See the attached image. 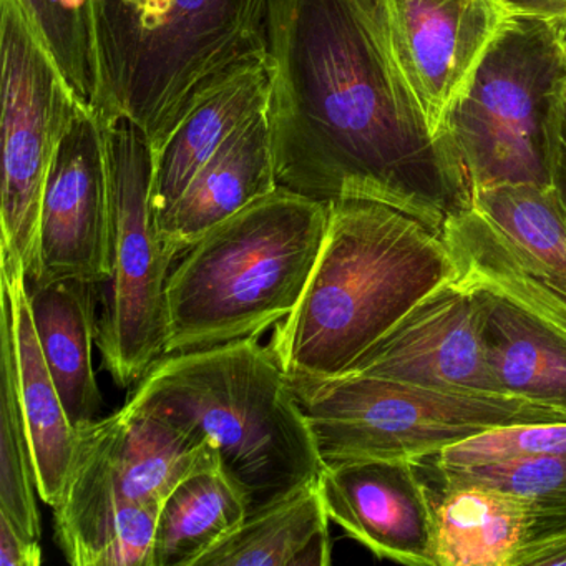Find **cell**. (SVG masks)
<instances>
[{
  "instance_id": "obj_1",
  "label": "cell",
  "mask_w": 566,
  "mask_h": 566,
  "mask_svg": "<svg viewBox=\"0 0 566 566\" xmlns=\"http://www.w3.org/2000/svg\"><path fill=\"white\" fill-rule=\"evenodd\" d=\"M268 122L277 184L331 203L387 205L442 231L472 205L400 71L384 0H271Z\"/></svg>"
},
{
  "instance_id": "obj_2",
  "label": "cell",
  "mask_w": 566,
  "mask_h": 566,
  "mask_svg": "<svg viewBox=\"0 0 566 566\" xmlns=\"http://www.w3.org/2000/svg\"><path fill=\"white\" fill-rule=\"evenodd\" d=\"M453 276L442 234L422 221L376 201H331L319 256L271 350L290 376H340Z\"/></svg>"
},
{
  "instance_id": "obj_3",
  "label": "cell",
  "mask_w": 566,
  "mask_h": 566,
  "mask_svg": "<svg viewBox=\"0 0 566 566\" xmlns=\"http://www.w3.org/2000/svg\"><path fill=\"white\" fill-rule=\"evenodd\" d=\"M125 407L210 440L248 516L313 485L324 469L290 374L256 337L167 354Z\"/></svg>"
},
{
  "instance_id": "obj_4",
  "label": "cell",
  "mask_w": 566,
  "mask_h": 566,
  "mask_svg": "<svg viewBox=\"0 0 566 566\" xmlns=\"http://www.w3.org/2000/svg\"><path fill=\"white\" fill-rule=\"evenodd\" d=\"M102 124L127 120L157 151L208 91L264 61L271 0H85Z\"/></svg>"
},
{
  "instance_id": "obj_5",
  "label": "cell",
  "mask_w": 566,
  "mask_h": 566,
  "mask_svg": "<svg viewBox=\"0 0 566 566\" xmlns=\"http://www.w3.org/2000/svg\"><path fill=\"white\" fill-rule=\"evenodd\" d=\"M327 220L329 203L280 187L185 251L167 283V354L258 337L286 319Z\"/></svg>"
},
{
  "instance_id": "obj_6",
  "label": "cell",
  "mask_w": 566,
  "mask_h": 566,
  "mask_svg": "<svg viewBox=\"0 0 566 566\" xmlns=\"http://www.w3.org/2000/svg\"><path fill=\"white\" fill-rule=\"evenodd\" d=\"M566 95V24L512 18L447 120L475 191L552 187Z\"/></svg>"
},
{
  "instance_id": "obj_7",
  "label": "cell",
  "mask_w": 566,
  "mask_h": 566,
  "mask_svg": "<svg viewBox=\"0 0 566 566\" xmlns=\"http://www.w3.org/2000/svg\"><path fill=\"white\" fill-rule=\"evenodd\" d=\"M290 380L324 465L422 463L495 427L566 422L563 410L515 396H467L359 374Z\"/></svg>"
},
{
  "instance_id": "obj_8",
  "label": "cell",
  "mask_w": 566,
  "mask_h": 566,
  "mask_svg": "<svg viewBox=\"0 0 566 566\" xmlns=\"http://www.w3.org/2000/svg\"><path fill=\"white\" fill-rule=\"evenodd\" d=\"M221 467L210 440L155 413L117 410L77 430L55 538L71 565L101 566L122 510L161 506L187 476Z\"/></svg>"
},
{
  "instance_id": "obj_9",
  "label": "cell",
  "mask_w": 566,
  "mask_h": 566,
  "mask_svg": "<svg viewBox=\"0 0 566 566\" xmlns=\"http://www.w3.org/2000/svg\"><path fill=\"white\" fill-rule=\"evenodd\" d=\"M111 181V276L98 321L104 366L122 387L167 356L168 253L151 203L154 150L130 122L105 125Z\"/></svg>"
},
{
  "instance_id": "obj_10",
  "label": "cell",
  "mask_w": 566,
  "mask_h": 566,
  "mask_svg": "<svg viewBox=\"0 0 566 566\" xmlns=\"http://www.w3.org/2000/svg\"><path fill=\"white\" fill-rule=\"evenodd\" d=\"M440 234L453 281L502 297L566 336V213L553 187L475 191Z\"/></svg>"
},
{
  "instance_id": "obj_11",
  "label": "cell",
  "mask_w": 566,
  "mask_h": 566,
  "mask_svg": "<svg viewBox=\"0 0 566 566\" xmlns=\"http://www.w3.org/2000/svg\"><path fill=\"white\" fill-rule=\"evenodd\" d=\"M2 57V258L31 276L49 170L81 102L15 0H0Z\"/></svg>"
},
{
  "instance_id": "obj_12",
  "label": "cell",
  "mask_w": 566,
  "mask_h": 566,
  "mask_svg": "<svg viewBox=\"0 0 566 566\" xmlns=\"http://www.w3.org/2000/svg\"><path fill=\"white\" fill-rule=\"evenodd\" d=\"M111 276V181L105 125L81 105L62 137L45 181L38 258L29 286Z\"/></svg>"
},
{
  "instance_id": "obj_13",
  "label": "cell",
  "mask_w": 566,
  "mask_h": 566,
  "mask_svg": "<svg viewBox=\"0 0 566 566\" xmlns=\"http://www.w3.org/2000/svg\"><path fill=\"white\" fill-rule=\"evenodd\" d=\"M483 321L482 294L447 281L344 374L467 396H506L489 360Z\"/></svg>"
},
{
  "instance_id": "obj_14",
  "label": "cell",
  "mask_w": 566,
  "mask_h": 566,
  "mask_svg": "<svg viewBox=\"0 0 566 566\" xmlns=\"http://www.w3.org/2000/svg\"><path fill=\"white\" fill-rule=\"evenodd\" d=\"M400 71L436 138L512 15L502 0H384Z\"/></svg>"
},
{
  "instance_id": "obj_15",
  "label": "cell",
  "mask_w": 566,
  "mask_h": 566,
  "mask_svg": "<svg viewBox=\"0 0 566 566\" xmlns=\"http://www.w3.org/2000/svg\"><path fill=\"white\" fill-rule=\"evenodd\" d=\"M410 460L324 465L317 485L327 515L379 558L437 566L436 499Z\"/></svg>"
},
{
  "instance_id": "obj_16",
  "label": "cell",
  "mask_w": 566,
  "mask_h": 566,
  "mask_svg": "<svg viewBox=\"0 0 566 566\" xmlns=\"http://www.w3.org/2000/svg\"><path fill=\"white\" fill-rule=\"evenodd\" d=\"M280 188L266 111L251 118L201 168L157 223L168 253L185 254L205 234Z\"/></svg>"
},
{
  "instance_id": "obj_17",
  "label": "cell",
  "mask_w": 566,
  "mask_h": 566,
  "mask_svg": "<svg viewBox=\"0 0 566 566\" xmlns=\"http://www.w3.org/2000/svg\"><path fill=\"white\" fill-rule=\"evenodd\" d=\"M566 525V502L460 485L436 500L437 566H516L526 543Z\"/></svg>"
},
{
  "instance_id": "obj_18",
  "label": "cell",
  "mask_w": 566,
  "mask_h": 566,
  "mask_svg": "<svg viewBox=\"0 0 566 566\" xmlns=\"http://www.w3.org/2000/svg\"><path fill=\"white\" fill-rule=\"evenodd\" d=\"M268 101L270 71L264 59L238 69L195 104L154 151L151 203L157 217L181 197L240 128L266 111Z\"/></svg>"
},
{
  "instance_id": "obj_19",
  "label": "cell",
  "mask_w": 566,
  "mask_h": 566,
  "mask_svg": "<svg viewBox=\"0 0 566 566\" xmlns=\"http://www.w3.org/2000/svg\"><path fill=\"white\" fill-rule=\"evenodd\" d=\"M2 284L8 287L12 300L19 386L34 455L38 493L54 509L64 492L74 459L77 430L69 420L39 344L24 266L2 258Z\"/></svg>"
},
{
  "instance_id": "obj_20",
  "label": "cell",
  "mask_w": 566,
  "mask_h": 566,
  "mask_svg": "<svg viewBox=\"0 0 566 566\" xmlns=\"http://www.w3.org/2000/svg\"><path fill=\"white\" fill-rule=\"evenodd\" d=\"M97 286L77 280L28 284L39 344L75 430L98 420L104 403L92 364Z\"/></svg>"
},
{
  "instance_id": "obj_21",
  "label": "cell",
  "mask_w": 566,
  "mask_h": 566,
  "mask_svg": "<svg viewBox=\"0 0 566 566\" xmlns=\"http://www.w3.org/2000/svg\"><path fill=\"white\" fill-rule=\"evenodd\" d=\"M479 293L489 360L503 392L566 412L565 334L502 297Z\"/></svg>"
},
{
  "instance_id": "obj_22",
  "label": "cell",
  "mask_w": 566,
  "mask_h": 566,
  "mask_svg": "<svg viewBox=\"0 0 566 566\" xmlns=\"http://www.w3.org/2000/svg\"><path fill=\"white\" fill-rule=\"evenodd\" d=\"M329 515L319 485L254 513L195 566H327L333 562Z\"/></svg>"
},
{
  "instance_id": "obj_23",
  "label": "cell",
  "mask_w": 566,
  "mask_h": 566,
  "mask_svg": "<svg viewBox=\"0 0 566 566\" xmlns=\"http://www.w3.org/2000/svg\"><path fill=\"white\" fill-rule=\"evenodd\" d=\"M247 518V499L221 467L187 476L161 505L154 566H195Z\"/></svg>"
},
{
  "instance_id": "obj_24",
  "label": "cell",
  "mask_w": 566,
  "mask_h": 566,
  "mask_svg": "<svg viewBox=\"0 0 566 566\" xmlns=\"http://www.w3.org/2000/svg\"><path fill=\"white\" fill-rule=\"evenodd\" d=\"M2 410H0V513L32 539H41L38 479L31 437L22 410L15 350L14 313L8 287L2 284Z\"/></svg>"
},
{
  "instance_id": "obj_25",
  "label": "cell",
  "mask_w": 566,
  "mask_h": 566,
  "mask_svg": "<svg viewBox=\"0 0 566 566\" xmlns=\"http://www.w3.org/2000/svg\"><path fill=\"white\" fill-rule=\"evenodd\" d=\"M29 28L85 107L97 92L94 38L85 0H15Z\"/></svg>"
},
{
  "instance_id": "obj_26",
  "label": "cell",
  "mask_w": 566,
  "mask_h": 566,
  "mask_svg": "<svg viewBox=\"0 0 566 566\" xmlns=\"http://www.w3.org/2000/svg\"><path fill=\"white\" fill-rule=\"evenodd\" d=\"M442 489L485 486L523 499L566 502V455L516 457L472 465L433 463Z\"/></svg>"
},
{
  "instance_id": "obj_27",
  "label": "cell",
  "mask_w": 566,
  "mask_h": 566,
  "mask_svg": "<svg viewBox=\"0 0 566 566\" xmlns=\"http://www.w3.org/2000/svg\"><path fill=\"white\" fill-rule=\"evenodd\" d=\"M536 455H566V422L495 427L427 460L443 465H472Z\"/></svg>"
},
{
  "instance_id": "obj_28",
  "label": "cell",
  "mask_w": 566,
  "mask_h": 566,
  "mask_svg": "<svg viewBox=\"0 0 566 566\" xmlns=\"http://www.w3.org/2000/svg\"><path fill=\"white\" fill-rule=\"evenodd\" d=\"M42 548L38 539L22 533L0 513V566H39Z\"/></svg>"
},
{
  "instance_id": "obj_29",
  "label": "cell",
  "mask_w": 566,
  "mask_h": 566,
  "mask_svg": "<svg viewBox=\"0 0 566 566\" xmlns=\"http://www.w3.org/2000/svg\"><path fill=\"white\" fill-rule=\"evenodd\" d=\"M545 565H566V525L530 539L516 559V566Z\"/></svg>"
},
{
  "instance_id": "obj_30",
  "label": "cell",
  "mask_w": 566,
  "mask_h": 566,
  "mask_svg": "<svg viewBox=\"0 0 566 566\" xmlns=\"http://www.w3.org/2000/svg\"><path fill=\"white\" fill-rule=\"evenodd\" d=\"M510 15L566 24V0H502Z\"/></svg>"
},
{
  "instance_id": "obj_31",
  "label": "cell",
  "mask_w": 566,
  "mask_h": 566,
  "mask_svg": "<svg viewBox=\"0 0 566 566\" xmlns=\"http://www.w3.org/2000/svg\"><path fill=\"white\" fill-rule=\"evenodd\" d=\"M552 187L566 213V95L563 101L562 115H559L558 144H556Z\"/></svg>"
}]
</instances>
